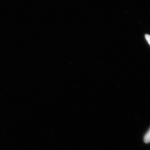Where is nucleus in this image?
<instances>
[{
	"label": "nucleus",
	"mask_w": 150,
	"mask_h": 150,
	"mask_svg": "<svg viewBox=\"0 0 150 150\" xmlns=\"http://www.w3.org/2000/svg\"><path fill=\"white\" fill-rule=\"evenodd\" d=\"M144 142L146 143H149L150 142V128L144 136Z\"/></svg>",
	"instance_id": "nucleus-1"
},
{
	"label": "nucleus",
	"mask_w": 150,
	"mask_h": 150,
	"mask_svg": "<svg viewBox=\"0 0 150 150\" xmlns=\"http://www.w3.org/2000/svg\"><path fill=\"white\" fill-rule=\"evenodd\" d=\"M145 38L147 41L148 43H149V45H150V35L146 34L145 35Z\"/></svg>",
	"instance_id": "nucleus-2"
}]
</instances>
